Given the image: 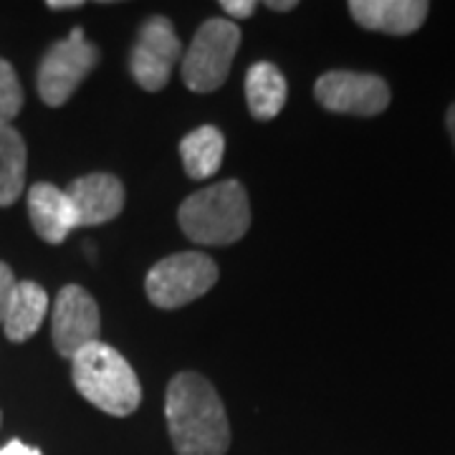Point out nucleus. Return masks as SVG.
Listing matches in <instances>:
<instances>
[{"instance_id":"nucleus-20","label":"nucleus","mask_w":455,"mask_h":455,"mask_svg":"<svg viewBox=\"0 0 455 455\" xmlns=\"http://www.w3.org/2000/svg\"><path fill=\"white\" fill-rule=\"evenodd\" d=\"M0 455H44L38 448H31V445H26V443H20V440H11L8 445H3L0 448Z\"/></svg>"},{"instance_id":"nucleus-23","label":"nucleus","mask_w":455,"mask_h":455,"mask_svg":"<svg viewBox=\"0 0 455 455\" xmlns=\"http://www.w3.org/2000/svg\"><path fill=\"white\" fill-rule=\"evenodd\" d=\"M445 124H448V132H451V140L455 145V104H451V109L445 114Z\"/></svg>"},{"instance_id":"nucleus-2","label":"nucleus","mask_w":455,"mask_h":455,"mask_svg":"<svg viewBox=\"0 0 455 455\" xmlns=\"http://www.w3.org/2000/svg\"><path fill=\"white\" fill-rule=\"evenodd\" d=\"M182 233L200 245H230L251 228V203L238 180H223L188 197L178 212Z\"/></svg>"},{"instance_id":"nucleus-10","label":"nucleus","mask_w":455,"mask_h":455,"mask_svg":"<svg viewBox=\"0 0 455 455\" xmlns=\"http://www.w3.org/2000/svg\"><path fill=\"white\" fill-rule=\"evenodd\" d=\"M66 196L76 212V226H101L114 220L124 208V185L107 172L76 178Z\"/></svg>"},{"instance_id":"nucleus-11","label":"nucleus","mask_w":455,"mask_h":455,"mask_svg":"<svg viewBox=\"0 0 455 455\" xmlns=\"http://www.w3.org/2000/svg\"><path fill=\"white\" fill-rule=\"evenodd\" d=\"M425 0H352L349 13L367 31L407 36L415 33L427 18Z\"/></svg>"},{"instance_id":"nucleus-12","label":"nucleus","mask_w":455,"mask_h":455,"mask_svg":"<svg viewBox=\"0 0 455 455\" xmlns=\"http://www.w3.org/2000/svg\"><path fill=\"white\" fill-rule=\"evenodd\" d=\"M28 215L36 233L51 245L64 243L66 235L79 228L66 190H59L51 182H36L28 190Z\"/></svg>"},{"instance_id":"nucleus-7","label":"nucleus","mask_w":455,"mask_h":455,"mask_svg":"<svg viewBox=\"0 0 455 455\" xmlns=\"http://www.w3.org/2000/svg\"><path fill=\"white\" fill-rule=\"evenodd\" d=\"M316 101L337 114L377 116L390 107V86L374 74L357 71H329L314 86Z\"/></svg>"},{"instance_id":"nucleus-1","label":"nucleus","mask_w":455,"mask_h":455,"mask_svg":"<svg viewBox=\"0 0 455 455\" xmlns=\"http://www.w3.org/2000/svg\"><path fill=\"white\" fill-rule=\"evenodd\" d=\"M164 415L178 455H226L230 425L211 382L197 372L172 377L164 395Z\"/></svg>"},{"instance_id":"nucleus-17","label":"nucleus","mask_w":455,"mask_h":455,"mask_svg":"<svg viewBox=\"0 0 455 455\" xmlns=\"http://www.w3.org/2000/svg\"><path fill=\"white\" fill-rule=\"evenodd\" d=\"M23 109V89L16 68L0 59V127H8Z\"/></svg>"},{"instance_id":"nucleus-6","label":"nucleus","mask_w":455,"mask_h":455,"mask_svg":"<svg viewBox=\"0 0 455 455\" xmlns=\"http://www.w3.org/2000/svg\"><path fill=\"white\" fill-rule=\"evenodd\" d=\"M97 61L99 49L84 38L82 28H74L68 38L53 44L38 66V94L44 104L49 107L66 104L79 89V84L92 74Z\"/></svg>"},{"instance_id":"nucleus-21","label":"nucleus","mask_w":455,"mask_h":455,"mask_svg":"<svg viewBox=\"0 0 455 455\" xmlns=\"http://www.w3.org/2000/svg\"><path fill=\"white\" fill-rule=\"evenodd\" d=\"M82 0H49L51 11H64V8H79Z\"/></svg>"},{"instance_id":"nucleus-19","label":"nucleus","mask_w":455,"mask_h":455,"mask_svg":"<svg viewBox=\"0 0 455 455\" xmlns=\"http://www.w3.org/2000/svg\"><path fill=\"white\" fill-rule=\"evenodd\" d=\"M220 8L233 18H251L256 11V3L253 0H223Z\"/></svg>"},{"instance_id":"nucleus-4","label":"nucleus","mask_w":455,"mask_h":455,"mask_svg":"<svg viewBox=\"0 0 455 455\" xmlns=\"http://www.w3.org/2000/svg\"><path fill=\"white\" fill-rule=\"evenodd\" d=\"M241 46V28L226 18H211L197 28L190 49L182 59V82L190 92H215L230 74L235 51Z\"/></svg>"},{"instance_id":"nucleus-13","label":"nucleus","mask_w":455,"mask_h":455,"mask_svg":"<svg viewBox=\"0 0 455 455\" xmlns=\"http://www.w3.org/2000/svg\"><path fill=\"white\" fill-rule=\"evenodd\" d=\"M46 311H49V293L36 281H18L3 319L5 337L18 344L28 341L44 324Z\"/></svg>"},{"instance_id":"nucleus-16","label":"nucleus","mask_w":455,"mask_h":455,"mask_svg":"<svg viewBox=\"0 0 455 455\" xmlns=\"http://www.w3.org/2000/svg\"><path fill=\"white\" fill-rule=\"evenodd\" d=\"M26 142L11 124L0 127V208L13 205L26 188Z\"/></svg>"},{"instance_id":"nucleus-18","label":"nucleus","mask_w":455,"mask_h":455,"mask_svg":"<svg viewBox=\"0 0 455 455\" xmlns=\"http://www.w3.org/2000/svg\"><path fill=\"white\" fill-rule=\"evenodd\" d=\"M16 276L11 271L8 263L0 260V324L5 319V311H8V304H11V296H13V289H16Z\"/></svg>"},{"instance_id":"nucleus-15","label":"nucleus","mask_w":455,"mask_h":455,"mask_svg":"<svg viewBox=\"0 0 455 455\" xmlns=\"http://www.w3.org/2000/svg\"><path fill=\"white\" fill-rule=\"evenodd\" d=\"M226 152V137L215 127H197L180 142V157L188 178L205 180L218 172Z\"/></svg>"},{"instance_id":"nucleus-9","label":"nucleus","mask_w":455,"mask_h":455,"mask_svg":"<svg viewBox=\"0 0 455 455\" xmlns=\"http://www.w3.org/2000/svg\"><path fill=\"white\" fill-rule=\"evenodd\" d=\"M99 329H101V319L92 293L74 283L64 286L56 296L53 319H51V334L59 355L74 359V355L82 352L86 344L99 341Z\"/></svg>"},{"instance_id":"nucleus-3","label":"nucleus","mask_w":455,"mask_h":455,"mask_svg":"<svg viewBox=\"0 0 455 455\" xmlns=\"http://www.w3.org/2000/svg\"><path fill=\"white\" fill-rule=\"evenodd\" d=\"M71 374L84 400L107 415L124 418L140 407L142 387L137 374L130 362L104 341L86 344L76 352L71 359Z\"/></svg>"},{"instance_id":"nucleus-14","label":"nucleus","mask_w":455,"mask_h":455,"mask_svg":"<svg viewBox=\"0 0 455 455\" xmlns=\"http://www.w3.org/2000/svg\"><path fill=\"white\" fill-rule=\"evenodd\" d=\"M286 97H289V86H286V79L276 66L260 61V64H253L248 68L245 99H248V109L256 119L266 122V119L278 116V112L286 104Z\"/></svg>"},{"instance_id":"nucleus-22","label":"nucleus","mask_w":455,"mask_h":455,"mask_svg":"<svg viewBox=\"0 0 455 455\" xmlns=\"http://www.w3.org/2000/svg\"><path fill=\"white\" fill-rule=\"evenodd\" d=\"M268 8L271 11H293L296 8V0H268Z\"/></svg>"},{"instance_id":"nucleus-8","label":"nucleus","mask_w":455,"mask_h":455,"mask_svg":"<svg viewBox=\"0 0 455 455\" xmlns=\"http://www.w3.org/2000/svg\"><path fill=\"white\" fill-rule=\"evenodd\" d=\"M180 38L164 16L147 18L132 49L130 68L134 82L145 92H160L170 82L172 66L180 59Z\"/></svg>"},{"instance_id":"nucleus-5","label":"nucleus","mask_w":455,"mask_h":455,"mask_svg":"<svg viewBox=\"0 0 455 455\" xmlns=\"http://www.w3.org/2000/svg\"><path fill=\"white\" fill-rule=\"evenodd\" d=\"M218 281V266L205 253L185 251L167 256L147 274V299L157 309H180L208 293Z\"/></svg>"}]
</instances>
